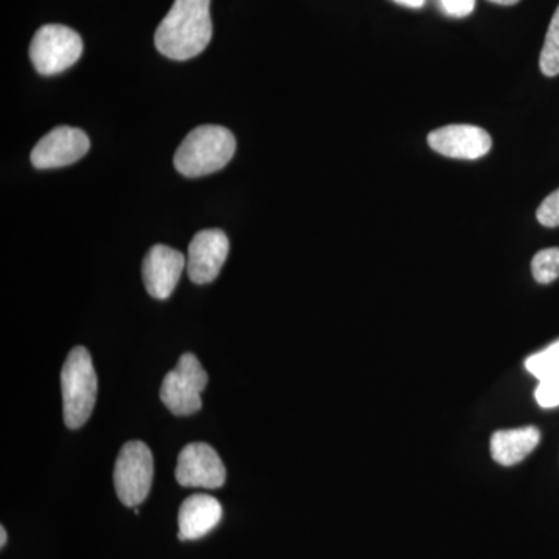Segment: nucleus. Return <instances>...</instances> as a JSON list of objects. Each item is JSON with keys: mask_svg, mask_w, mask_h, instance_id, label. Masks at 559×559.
Instances as JSON below:
<instances>
[{"mask_svg": "<svg viewBox=\"0 0 559 559\" xmlns=\"http://www.w3.org/2000/svg\"><path fill=\"white\" fill-rule=\"evenodd\" d=\"M90 138L79 128L58 127L36 143L32 151L33 167L38 170L66 167L86 156Z\"/></svg>", "mask_w": 559, "mask_h": 559, "instance_id": "7", "label": "nucleus"}, {"mask_svg": "<svg viewBox=\"0 0 559 559\" xmlns=\"http://www.w3.org/2000/svg\"><path fill=\"white\" fill-rule=\"evenodd\" d=\"M81 55V36L66 25H44L33 36L31 60L40 75L50 76L64 72L80 60Z\"/></svg>", "mask_w": 559, "mask_h": 559, "instance_id": "5", "label": "nucleus"}, {"mask_svg": "<svg viewBox=\"0 0 559 559\" xmlns=\"http://www.w3.org/2000/svg\"><path fill=\"white\" fill-rule=\"evenodd\" d=\"M533 278L540 285H550L559 278V248L539 250L532 260Z\"/></svg>", "mask_w": 559, "mask_h": 559, "instance_id": "15", "label": "nucleus"}, {"mask_svg": "<svg viewBox=\"0 0 559 559\" xmlns=\"http://www.w3.org/2000/svg\"><path fill=\"white\" fill-rule=\"evenodd\" d=\"M525 367L539 381L559 371V341L544 348L543 352L530 356L525 360Z\"/></svg>", "mask_w": 559, "mask_h": 559, "instance_id": "16", "label": "nucleus"}, {"mask_svg": "<svg viewBox=\"0 0 559 559\" xmlns=\"http://www.w3.org/2000/svg\"><path fill=\"white\" fill-rule=\"evenodd\" d=\"M540 441V432L535 426L527 428L498 430L491 436V455L499 465L514 466L535 451Z\"/></svg>", "mask_w": 559, "mask_h": 559, "instance_id": "13", "label": "nucleus"}, {"mask_svg": "<svg viewBox=\"0 0 559 559\" xmlns=\"http://www.w3.org/2000/svg\"><path fill=\"white\" fill-rule=\"evenodd\" d=\"M176 480L187 488L216 489L226 481V468L210 444L191 443L180 451Z\"/></svg>", "mask_w": 559, "mask_h": 559, "instance_id": "8", "label": "nucleus"}, {"mask_svg": "<svg viewBox=\"0 0 559 559\" xmlns=\"http://www.w3.org/2000/svg\"><path fill=\"white\" fill-rule=\"evenodd\" d=\"M440 5L448 16L462 20L473 13L476 0H440Z\"/></svg>", "mask_w": 559, "mask_h": 559, "instance_id": "19", "label": "nucleus"}, {"mask_svg": "<svg viewBox=\"0 0 559 559\" xmlns=\"http://www.w3.org/2000/svg\"><path fill=\"white\" fill-rule=\"evenodd\" d=\"M237 140L227 128L204 124L190 132L175 154V167L186 178L223 170L234 157Z\"/></svg>", "mask_w": 559, "mask_h": 559, "instance_id": "2", "label": "nucleus"}, {"mask_svg": "<svg viewBox=\"0 0 559 559\" xmlns=\"http://www.w3.org/2000/svg\"><path fill=\"white\" fill-rule=\"evenodd\" d=\"M488 2L496 3V5L511 7L516 5L521 0H488Z\"/></svg>", "mask_w": 559, "mask_h": 559, "instance_id": "21", "label": "nucleus"}, {"mask_svg": "<svg viewBox=\"0 0 559 559\" xmlns=\"http://www.w3.org/2000/svg\"><path fill=\"white\" fill-rule=\"evenodd\" d=\"M430 148L451 159L476 160L487 156L492 140L487 131L473 124H450L430 132Z\"/></svg>", "mask_w": 559, "mask_h": 559, "instance_id": "10", "label": "nucleus"}, {"mask_svg": "<svg viewBox=\"0 0 559 559\" xmlns=\"http://www.w3.org/2000/svg\"><path fill=\"white\" fill-rule=\"evenodd\" d=\"M207 382V371L202 369L200 359L193 353H186L162 381V403L178 417L197 414L202 407L201 395Z\"/></svg>", "mask_w": 559, "mask_h": 559, "instance_id": "4", "label": "nucleus"}, {"mask_svg": "<svg viewBox=\"0 0 559 559\" xmlns=\"http://www.w3.org/2000/svg\"><path fill=\"white\" fill-rule=\"evenodd\" d=\"M7 539H9V535H7L5 527H0V547H5Z\"/></svg>", "mask_w": 559, "mask_h": 559, "instance_id": "22", "label": "nucleus"}, {"mask_svg": "<svg viewBox=\"0 0 559 559\" xmlns=\"http://www.w3.org/2000/svg\"><path fill=\"white\" fill-rule=\"evenodd\" d=\"M97 373L90 352L75 347L69 353L61 370L64 423L70 429H79L90 419L97 401Z\"/></svg>", "mask_w": 559, "mask_h": 559, "instance_id": "3", "label": "nucleus"}, {"mask_svg": "<svg viewBox=\"0 0 559 559\" xmlns=\"http://www.w3.org/2000/svg\"><path fill=\"white\" fill-rule=\"evenodd\" d=\"M229 238L219 229L201 230L189 246L187 272L191 282L207 285L218 277L229 255Z\"/></svg>", "mask_w": 559, "mask_h": 559, "instance_id": "9", "label": "nucleus"}, {"mask_svg": "<svg viewBox=\"0 0 559 559\" xmlns=\"http://www.w3.org/2000/svg\"><path fill=\"white\" fill-rule=\"evenodd\" d=\"M212 33L210 0H175L157 27L154 44L164 57L187 61L207 49Z\"/></svg>", "mask_w": 559, "mask_h": 559, "instance_id": "1", "label": "nucleus"}, {"mask_svg": "<svg viewBox=\"0 0 559 559\" xmlns=\"http://www.w3.org/2000/svg\"><path fill=\"white\" fill-rule=\"evenodd\" d=\"M223 518L219 500L207 495H193L183 500L179 509V539L204 538Z\"/></svg>", "mask_w": 559, "mask_h": 559, "instance_id": "12", "label": "nucleus"}, {"mask_svg": "<svg viewBox=\"0 0 559 559\" xmlns=\"http://www.w3.org/2000/svg\"><path fill=\"white\" fill-rule=\"evenodd\" d=\"M154 477V459L142 441H128L121 448L114 468V485L121 503L139 507L148 498Z\"/></svg>", "mask_w": 559, "mask_h": 559, "instance_id": "6", "label": "nucleus"}, {"mask_svg": "<svg viewBox=\"0 0 559 559\" xmlns=\"http://www.w3.org/2000/svg\"><path fill=\"white\" fill-rule=\"evenodd\" d=\"M540 72L546 76L559 75V7L551 17L539 57Z\"/></svg>", "mask_w": 559, "mask_h": 559, "instance_id": "14", "label": "nucleus"}, {"mask_svg": "<svg viewBox=\"0 0 559 559\" xmlns=\"http://www.w3.org/2000/svg\"><path fill=\"white\" fill-rule=\"evenodd\" d=\"M535 399L544 409H554L559 406V371L539 381L535 390Z\"/></svg>", "mask_w": 559, "mask_h": 559, "instance_id": "17", "label": "nucleus"}, {"mask_svg": "<svg viewBox=\"0 0 559 559\" xmlns=\"http://www.w3.org/2000/svg\"><path fill=\"white\" fill-rule=\"evenodd\" d=\"M399 5L409 7V9H421L425 5L426 0H393Z\"/></svg>", "mask_w": 559, "mask_h": 559, "instance_id": "20", "label": "nucleus"}, {"mask_svg": "<svg viewBox=\"0 0 559 559\" xmlns=\"http://www.w3.org/2000/svg\"><path fill=\"white\" fill-rule=\"evenodd\" d=\"M187 260L179 250L156 245L146 253L142 264V277L146 290L154 299L165 300L178 286Z\"/></svg>", "mask_w": 559, "mask_h": 559, "instance_id": "11", "label": "nucleus"}, {"mask_svg": "<svg viewBox=\"0 0 559 559\" xmlns=\"http://www.w3.org/2000/svg\"><path fill=\"white\" fill-rule=\"evenodd\" d=\"M536 218L544 227L559 226V189L550 193L536 210Z\"/></svg>", "mask_w": 559, "mask_h": 559, "instance_id": "18", "label": "nucleus"}]
</instances>
